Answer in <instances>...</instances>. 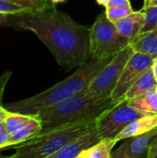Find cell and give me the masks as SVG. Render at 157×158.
<instances>
[{
  "mask_svg": "<svg viewBox=\"0 0 157 158\" xmlns=\"http://www.w3.org/2000/svg\"><path fill=\"white\" fill-rule=\"evenodd\" d=\"M2 25L32 31L66 70L91 59L90 28L76 22L55 5L41 10L4 14Z\"/></svg>",
  "mask_w": 157,
  "mask_h": 158,
  "instance_id": "1",
  "label": "cell"
},
{
  "mask_svg": "<svg viewBox=\"0 0 157 158\" xmlns=\"http://www.w3.org/2000/svg\"><path fill=\"white\" fill-rule=\"evenodd\" d=\"M112 57L113 56L91 58L78 67L72 75L49 89L30 98L6 103L4 106L12 112L36 115L41 109L54 106L86 90L92 81L99 74Z\"/></svg>",
  "mask_w": 157,
  "mask_h": 158,
  "instance_id": "2",
  "label": "cell"
},
{
  "mask_svg": "<svg viewBox=\"0 0 157 158\" xmlns=\"http://www.w3.org/2000/svg\"><path fill=\"white\" fill-rule=\"evenodd\" d=\"M114 104L116 102L112 97H95L84 90L62 102L38 111L36 115L43 124L39 135L77 122L96 119Z\"/></svg>",
  "mask_w": 157,
  "mask_h": 158,
  "instance_id": "3",
  "label": "cell"
},
{
  "mask_svg": "<svg viewBox=\"0 0 157 158\" xmlns=\"http://www.w3.org/2000/svg\"><path fill=\"white\" fill-rule=\"evenodd\" d=\"M96 119L77 122L37 135L22 143L14 145L11 157L51 158L71 141L95 126Z\"/></svg>",
  "mask_w": 157,
  "mask_h": 158,
  "instance_id": "4",
  "label": "cell"
},
{
  "mask_svg": "<svg viewBox=\"0 0 157 158\" xmlns=\"http://www.w3.org/2000/svg\"><path fill=\"white\" fill-rule=\"evenodd\" d=\"M130 44V40L118 31L115 23L107 19L105 11L97 16L90 27L91 58L114 56Z\"/></svg>",
  "mask_w": 157,
  "mask_h": 158,
  "instance_id": "5",
  "label": "cell"
},
{
  "mask_svg": "<svg viewBox=\"0 0 157 158\" xmlns=\"http://www.w3.org/2000/svg\"><path fill=\"white\" fill-rule=\"evenodd\" d=\"M147 114L132 107L129 100L122 99L104 111L95 121L101 138L116 137L130 123Z\"/></svg>",
  "mask_w": 157,
  "mask_h": 158,
  "instance_id": "6",
  "label": "cell"
},
{
  "mask_svg": "<svg viewBox=\"0 0 157 158\" xmlns=\"http://www.w3.org/2000/svg\"><path fill=\"white\" fill-rule=\"evenodd\" d=\"M133 52L134 50L132 47L129 45L114 56L99 74L92 81L85 91L95 97H111L119 80L120 74Z\"/></svg>",
  "mask_w": 157,
  "mask_h": 158,
  "instance_id": "7",
  "label": "cell"
},
{
  "mask_svg": "<svg viewBox=\"0 0 157 158\" xmlns=\"http://www.w3.org/2000/svg\"><path fill=\"white\" fill-rule=\"evenodd\" d=\"M154 58L140 52H133L130 59L126 63L119 80L116 85V88L112 94V99L118 103L122 100L126 92L135 82V81L142 76L146 70L150 69L153 64Z\"/></svg>",
  "mask_w": 157,
  "mask_h": 158,
  "instance_id": "8",
  "label": "cell"
},
{
  "mask_svg": "<svg viewBox=\"0 0 157 158\" xmlns=\"http://www.w3.org/2000/svg\"><path fill=\"white\" fill-rule=\"evenodd\" d=\"M156 136L157 127L146 133L128 138L125 143L112 152L111 158L147 157L149 147Z\"/></svg>",
  "mask_w": 157,
  "mask_h": 158,
  "instance_id": "9",
  "label": "cell"
},
{
  "mask_svg": "<svg viewBox=\"0 0 157 158\" xmlns=\"http://www.w3.org/2000/svg\"><path fill=\"white\" fill-rule=\"evenodd\" d=\"M101 139L102 138L95 125L90 131L75 138L67 146L56 153L51 158H78L81 153L96 143Z\"/></svg>",
  "mask_w": 157,
  "mask_h": 158,
  "instance_id": "10",
  "label": "cell"
},
{
  "mask_svg": "<svg viewBox=\"0 0 157 158\" xmlns=\"http://www.w3.org/2000/svg\"><path fill=\"white\" fill-rule=\"evenodd\" d=\"M157 127V112L150 113L134 120L127 126L117 137L116 140L119 143L128 138L138 136L146 133Z\"/></svg>",
  "mask_w": 157,
  "mask_h": 158,
  "instance_id": "11",
  "label": "cell"
},
{
  "mask_svg": "<svg viewBox=\"0 0 157 158\" xmlns=\"http://www.w3.org/2000/svg\"><path fill=\"white\" fill-rule=\"evenodd\" d=\"M145 15L143 9L138 11H133L130 15L122 19L121 20L115 23L118 31L124 37L133 40L138 36L144 25Z\"/></svg>",
  "mask_w": 157,
  "mask_h": 158,
  "instance_id": "12",
  "label": "cell"
},
{
  "mask_svg": "<svg viewBox=\"0 0 157 158\" xmlns=\"http://www.w3.org/2000/svg\"><path fill=\"white\" fill-rule=\"evenodd\" d=\"M42 121L37 115H32L31 119L19 131L10 134L8 147H13L14 145L22 143L37 135H39L42 130Z\"/></svg>",
  "mask_w": 157,
  "mask_h": 158,
  "instance_id": "13",
  "label": "cell"
},
{
  "mask_svg": "<svg viewBox=\"0 0 157 158\" xmlns=\"http://www.w3.org/2000/svg\"><path fill=\"white\" fill-rule=\"evenodd\" d=\"M155 88H157V81L152 69H150L135 81V82L126 92L122 99L131 100Z\"/></svg>",
  "mask_w": 157,
  "mask_h": 158,
  "instance_id": "14",
  "label": "cell"
},
{
  "mask_svg": "<svg viewBox=\"0 0 157 158\" xmlns=\"http://www.w3.org/2000/svg\"><path fill=\"white\" fill-rule=\"evenodd\" d=\"M135 52H140L151 56L153 58L157 56V27L154 30L139 34L130 44Z\"/></svg>",
  "mask_w": 157,
  "mask_h": 158,
  "instance_id": "15",
  "label": "cell"
},
{
  "mask_svg": "<svg viewBox=\"0 0 157 158\" xmlns=\"http://www.w3.org/2000/svg\"><path fill=\"white\" fill-rule=\"evenodd\" d=\"M118 143L113 138H102L96 143L81 153L78 158H111L113 149Z\"/></svg>",
  "mask_w": 157,
  "mask_h": 158,
  "instance_id": "16",
  "label": "cell"
},
{
  "mask_svg": "<svg viewBox=\"0 0 157 158\" xmlns=\"http://www.w3.org/2000/svg\"><path fill=\"white\" fill-rule=\"evenodd\" d=\"M130 105L141 111L146 113H156L157 112V88L151 90L144 94L129 100Z\"/></svg>",
  "mask_w": 157,
  "mask_h": 158,
  "instance_id": "17",
  "label": "cell"
},
{
  "mask_svg": "<svg viewBox=\"0 0 157 158\" xmlns=\"http://www.w3.org/2000/svg\"><path fill=\"white\" fill-rule=\"evenodd\" d=\"M32 115H26L17 112L9 111L8 115L6 116L4 125L6 130L8 131L9 134H12L22 128L31 118Z\"/></svg>",
  "mask_w": 157,
  "mask_h": 158,
  "instance_id": "18",
  "label": "cell"
},
{
  "mask_svg": "<svg viewBox=\"0 0 157 158\" xmlns=\"http://www.w3.org/2000/svg\"><path fill=\"white\" fill-rule=\"evenodd\" d=\"M8 1L21 6L26 11L41 10L55 5L52 3L51 0H8Z\"/></svg>",
  "mask_w": 157,
  "mask_h": 158,
  "instance_id": "19",
  "label": "cell"
},
{
  "mask_svg": "<svg viewBox=\"0 0 157 158\" xmlns=\"http://www.w3.org/2000/svg\"><path fill=\"white\" fill-rule=\"evenodd\" d=\"M142 9L144 11L145 20L141 32L145 33L157 27V6H150L148 7H143Z\"/></svg>",
  "mask_w": 157,
  "mask_h": 158,
  "instance_id": "20",
  "label": "cell"
},
{
  "mask_svg": "<svg viewBox=\"0 0 157 158\" xmlns=\"http://www.w3.org/2000/svg\"><path fill=\"white\" fill-rule=\"evenodd\" d=\"M133 11L134 10L131 7V6H119V7H106L105 10L107 19L110 21H112L113 23H116V22L121 20L122 19L130 15Z\"/></svg>",
  "mask_w": 157,
  "mask_h": 158,
  "instance_id": "21",
  "label": "cell"
},
{
  "mask_svg": "<svg viewBox=\"0 0 157 158\" xmlns=\"http://www.w3.org/2000/svg\"><path fill=\"white\" fill-rule=\"evenodd\" d=\"M26 11L21 6L8 1V0H0V13L2 14H15L19 12Z\"/></svg>",
  "mask_w": 157,
  "mask_h": 158,
  "instance_id": "22",
  "label": "cell"
},
{
  "mask_svg": "<svg viewBox=\"0 0 157 158\" xmlns=\"http://www.w3.org/2000/svg\"><path fill=\"white\" fill-rule=\"evenodd\" d=\"M10 134L6 130L4 123L0 124V147L4 150L8 148V142H9Z\"/></svg>",
  "mask_w": 157,
  "mask_h": 158,
  "instance_id": "23",
  "label": "cell"
},
{
  "mask_svg": "<svg viewBox=\"0 0 157 158\" xmlns=\"http://www.w3.org/2000/svg\"><path fill=\"white\" fill-rule=\"evenodd\" d=\"M11 76H12V72L9 70L5 71L0 76V104H2V99H3L4 93H5V89Z\"/></svg>",
  "mask_w": 157,
  "mask_h": 158,
  "instance_id": "24",
  "label": "cell"
},
{
  "mask_svg": "<svg viewBox=\"0 0 157 158\" xmlns=\"http://www.w3.org/2000/svg\"><path fill=\"white\" fill-rule=\"evenodd\" d=\"M131 6L130 0H109L106 7H119V6Z\"/></svg>",
  "mask_w": 157,
  "mask_h": 158,
  "instance_id": "25",
  "label": "cell"
},
{
  "mask_svg": "<svg viewBox=\"0 0 157 158\" xmlns=\"http://www.w3.org/2000/svg\"><path fill=\"white\" fill-rule=\"evenodd\" d=\"M8 113H9V110H7L2 104H0V124L4 123Z\"/></svg>",
  "mask_w": 157,
  "mask_h": 158,
  "instance_id": "26",
  "label": "cell"
},
{
  "mask_svg": "<svg viewBox=\"0 0 157 158\" xmlns=\"http://www.w3.org/2000/svg\"><path fill=\"white\" fill-rule=\"evenodd\" d=\"M157 157V143L155 144H151L148 150L147 158H155Z\"/></svg>",
  "mask_w": 157,
  "mask_h": 158,
  "instance_id": "27",
  "label": "cell"
},
{
  "mask_svg": "<svg viewBox=\"0 0 157 158\" xmlns=\"http://www.w3.org/2000/svg\"><path fill=\"white\" fill-rule=\"evenodd\" d=\"M151 69H152L153 73H154V75H155V79H156V81H157V56L154 58Z\"/></svg>",
  "mask_w": 157,
  "mask_h": 158,
  "instance_id": "28",
  "label": "cell"
},
{
  "mask_svg": "<svg viewBox=\"0 0 157 158\" xmlns=\"http://www.w3.org/2000/svg\"><path fill=\"white\" fill-rule=\"evenodd\" d=\"M96 1V3L98 4V5H100V6H104L105 7L106 6V5L108 4V2H109V0H95Z\"/></svg>",
  "mask_w": 157,
  "mask_h": 158,
  "instance_id": "29",
  "label": "cell"
},
{
  "mask_svg": "<svg viewBox=\"0 0 157 158\" xmlns=\"http://www.w3.org/2000/svg\"><path fill=\"white\" fill-rule=\"evenodd\" d=\"M143 1H144L143 7H148V6H150L153 5V3H154L155 0H143Z\"/></svg>",
  "mask_w": 157,
  "mask_h": 158,
  "instance_id": "30",
  "label": "cell"
},
{
  "mask_svg": "<svg viewBox=\"0 0 157 158\" xmlns=\"http://www.w3.org/2000/svg\"><path fill=\"white\" fill-rule=\"evenodd\" d=\"M53 4H58V3H62V2H65L66 0H51Z\"/></svg>",
  "mask_w": 157,
  "mask_h": 158,
  "instance_id": "31",
  "label": "cell"
},
{
  "mask_svg": "<svg viewBox=\"0 0 157 158\" xmlns=\"http://www.w3.org/2000/svg\"><path fill=\"white\" fill-rule=\"evenodd\" d=\"M3 15L2 13H0V25H2V22H3Z\"/></svg>",
  "mask_w": 157,
  "mask_h": 158,
  "instance_id": "32",
  "label": "cell"
},
{
  "mask_svg": "<svg viewBox=\"0 0 157 158\" xmlns=\"http://www.w3.org/2000/svg\"><path fill=\"white\" fill-rule=\"evenodd\" d=\"M157 143V136L156 137H155V139L153 140V142H152V144H155Z\"/></svg>",
  "mask_w": 157,
  "mask_h": 158,
  "instance_id": "33",
  "label": "cell"
},
{
  "mask_svg": "<svg viewBox=\"0 0 157 158\" xmlns=\"http://www.w3.org/2000/svg\"><path fill=\"white\" fill-rule=\"evenodd\" d=\"M152 6H157V0H155V1H154V3H153Z\"/></svg>",
  "mask_w": 157,
  "mask_h": 158,
  "instance_id": "34",
  "label": "cell"
},
{
  "mask_svg": "<svg viewBox=\"0 0 157 158\" xmlns=\"http://www.w3.org/2000/svg\"><path fill=\"white\" fill-rule=\"evenodd\" d=\"M2 150H3V149H2V148H1V147H0V151H2Z\"/></svg>",
  "mask_w": 157,
  "mask_h": 158,
  "instance_id": "35",
  "label": "cell"
}]
</instances>
